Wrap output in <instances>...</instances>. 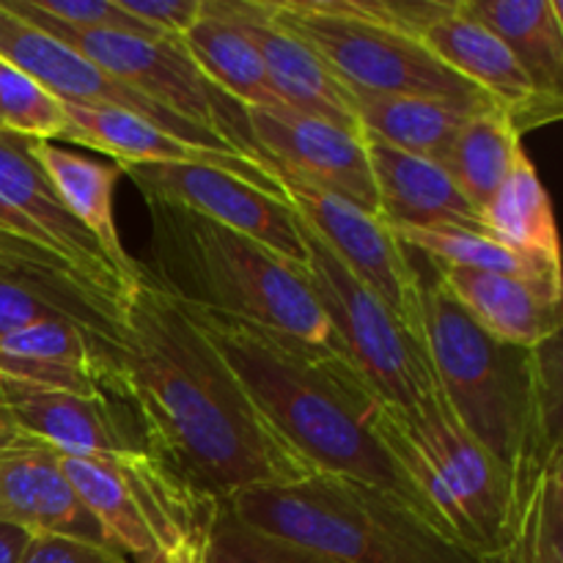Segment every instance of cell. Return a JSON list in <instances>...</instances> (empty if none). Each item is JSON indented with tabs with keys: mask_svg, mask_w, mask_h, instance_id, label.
Here are the masks:
<instances>
[{
	"mask_svg": "<svg viewBox=\"0 0 563 563\" xmlns=\"http://www.w3.org/2000/svg\"><path fill=\"white\" fill-rule=\"evenodd\" d=\"M119 399L135 412L148 454L214 504L313 473L148 267L124 295Z\"/></svg>",
	"mask_w": 563,
	"mask_h": 563,
	"instance_id": "6da1fadb",
	"label": "cell"
},
{
	"mask_svg": "<svg viewBox=\"0 0 563 563\" xmlns=\"http://www.w3.org/2000/svg\"><path fill=\"white\" fill-rule=\"evenodd\" d=\"M181 308L229 363L267 427L313 473L372 484L407 506L405 487L374 438L377 396L339 352L225 313Z\"/></svg>",
	"mask_w": 563,
	"mask_h": 563,
	"instance_id": "7a4b0ae2",
	"label": "cell"
},
{
	"mask_svg": "<svg viewBox=\"0 0 563 563\" xmlns=\"http://www.w3.org/2000/svg\"><path fill=\"white\" fill-rule=\"evenodd\" d=\"M143 201L152 218L148 273L174 300L339 352L306 269L190 209Z\"/></svg>",
	"mask_w": 563,
	"mask_h": 563,
	"instance_id": "3957f363",
	"label": "cell"
},
{
	"mask_svg": "<svg viewBox=\"0 0 563 563\" xmlns=\"http://www.w3.org/2000/svg\"><path fill=\"white\" fill-rule=\"evenodd\" d=\"M225 506L253 531L330 563H493L440 537L385 489L330 473L245 489Z\"/></svg>",
	"mask_w": 563,
	"mask_h": 563,
	"instance_id": "277c9868",
	"label": "cell"
},
{
	"mask_svg": "<svg viewBox=\"0 0 563 563\" xmlns=\"http://www.w3.org/2000/svg\"><path fill=\"white\" fill-rule=\"evenodd\" d=\"M372 429L405 487L407 506L440 537L498 563L509 471L460 427L443 396L412 407L379 401Z\"/></svg>",
	"mask_w": 563,
	"mask_h": 563,
	"instance_id": "5b68a950",
	"label": "cell"
},
{
	"mask_svg": "<svg viewBox=\"0 0 563 563\" xmlns=\"http://www.w3.org/2000/svg\"><path fill=\"white\" fill-rule=\"evenodd\" d=\"M421 341L460 427L509 471L531 399V352L484 333L438 280H423Z\"/></svg>",
	"mask_w": 563,
	"mask_h": 563,
	"instance_id": "8992f818",
	"label": "cell"
},
{
	"mask_svg": "<svg viewBox=\"0 0 563 563\" xmlns=\"http://www.w3.org/2000/svg\"><path fill=\"white\" fill-rule=\"evenodd\" d=\"M269 20L313 49L350 91L487 99L434 58L421 38L390 25L379 0H264Z\"/></svg>",
	"mask_w": 563,
	"mask_h": 563,
	"instance_id": "52a82bcc",
	"label": "cell"
},
{
	"mask_svg": "<svg viewBox=\"0 0 563 563\" xmlns=\"http://www.w3.org/2000/svg\"><path fill=\"white\" fill-rule=\"evenodd\" d=\"M77 498L108 548L126 561H148L187 533L212 526L214 500L192 493L148 451L141 454H60Z\"/></svg>",
	"mask_w": 563,
	"mask_h": 563,
	"instance_id": "ba28073f",
	"label": "cell"
},
{
	"mask_svg": "<svg viewBox=\"0 0 563 563\" xmlns=\"http://www.w3.org/2000/svg\"><path fill=\"white\" fill-rule=\"evenodd\" d=\"M306 278L333 333L335 350L377 401L412 407L438 394L421 341L361 284L300 220Z\"/></svg>",
	"mask_w": 563,
	"mask_h": 563,
	"instance_id": "9c48e42d",
	"label": "cell"
},
{
	"mask_svg": "<svg viewBox=\"0 0 563 563\" xmlns=\"http://www.w3.org/2000/svg\"><path fill=\"white\" fill-rule=\"evenodd\" d=\"M64 42L110 77L163 108L165 113L207 132L231 152L264 168L253 141L247 108L220 91L185 53L176 38H146L121 31H69L58 25H33Z\"/></svg>",
	"mask_w": 563,
	"mask_h": 563,
	"instance_id": "30bf717a",
	"label": "cell"
},
{
	"mask_svg": "<svg viewBox=\"0 0 563 563\" xmlns=\"http://www.w3.org/2000/svg\"><path fill=\"white\" fill-rule=\"evenodd\" d=\"M124 295L97 284L53 247L0 229V335L31 324H69L113 366L119 390Z\"/></svg>",
	"mask_w": 563,
	"mask_h": 563,
	"instance_id": "8fae6325",
	"label": "cell"
},
{
	"mask_svg": "<svg viewBox=\"0 0 563 563\" xmlns=\"http://www.w3.org/2000/svg\"><path fill=\"white\" fill-rule=\"evenodd\" d=\"M275 179L297 218L341 258L352 278L361 280L421 341L423 278L394 229L379 214L363 212L355 203L341 201L295 176L278 174Z\"/></svg>",
	"mask_w": 563,
	"mask_h": 563,
	"instance_id": "7c38bea8",
	"label": "cell"
},
{
	"mask_svg": "<svg viewBox=\"0 0 563 563\" xmlns=\"http://www.w3.org/2000/svg\"><path fill=\"white\" fill-rule=\"evenodd\" d=\"M121 176H126L143 198L190 209L201 218L251 236L297 267L306 264L300 218L286 198L269 196L262 187L209 165L137 163L121 165Z\"/></svg>",
	"mask_w": 563,
	"mask_h": 563,
	"instance_id": "4fadbf2b",
	"label": "cell"
},
{
	"mask_svg": "<svg viewBox=\"0 0 563 563\" xmlns=\"http://www.w3.org/2000/svg\"><path fill=\"white\" fill-rule=\"evenodd\" d=\"M247 121L269 174L295 176L363 212L379 214L363 135L286 104L247 110Z\"/></svg>",
	"mask_w": 563,
	"mask_h": 563,
	"instance_id": "5bb4252c",
	"label": "cell"
},
{
	"mask_svg": "<svg viewBox=\"0 0 563 563\" xmlns=\"http://www.w3.org/2000/svg\"><path fill=\"white\" fill-rule=\"evenodd\" d=\"M0 60H5L14 69L25 71L27 77H33L38 86L47 88L60 102L130 110V113H137L152 121V124L163 126L170 135L185 137V141L198 143V146L231 152L223 143L214 141L212 135L196 130V126L176 119V115L165 113L163 108L148 102L135 88L124 86L121 80L110 77L108 71L93 66L80 53L66 47L64 42L53 38L49 33L33 27L31 22L14 16L3 5H0Z\"/></svg>",
	"mask_w": 563,
	"mask_h": 563,
	"instance_id": "9a60e30c",
	"label": "cell"
},
{
	"mask_svg": "<svg viewBox=\"0 0 563 563\" xmlns=\"http://www.w3.org/2000/svg\"><path fill=\"white\" fill-rule=\"evenodd\" d=\"M0 399L16 432L53 445L60 454H141L146 451L137 418L110 394H71L0 379Z\"/></svg>",
	"mask_w": 563,
	"mask_h": 563,
	"instance_id": "2e32d148",
	"label": "cell"
},
{
	"mask_svg": "<svg viewBox=\"0 0 563 563\" xmlns=\"http://www.w3.org/2000/svg\"><path fill=\"white\" fill-rule=\"evenodd\" d=\"M418 38L434 58L493 99L520 135L555 124L563 115V102L542 97L511 49L489 27L467 16L460 0H451L449 11L429 22Z\"/></svg>",
	"mask_w": 563,
	"mask_h": 563,
	"instance_id": "e0dca14e",
	"label": "cell"
},
{
	"mask_svg": "<svg viewBox=\"0 0 563 563\" xmlns=\"http://www.w3.org/2000/svg\"><path fill=\"white\" fill-rule=\"evenodd\" d=\"M0 526L20 528L33 539L104 544L102 531L66 476L60 451L27 434H16L0 451Z\"/></svg>",
	"mask_w": 563,
	"mask_h": 563,
	"instance_id": "ac0fdd59",
	"label": "cell"
},
{
	"mask_svg": "<svg viewBox=\"0 0 563 563\" xmlns=\"http://www.w3.org/2000/svg\"><path fill=\"white\" fill-rule=\"evenodd\" d=\"M60 141L77 143V146L93 148L119 165L137 163H185V165H209L225 174H234L251 185L262 187L275 198H286L284 187L278 185L267 168L236 152L223 148H207L198 143L176 137L163 126L152 124L143 115L119 108H93V104H69L64 102V132ZM289 201V198H286Z\"/></svg>",
	"mask_w": 563,
	"mask_h": 563,
	"instance_id": "d6986e66",
	"label": "cell"
},
{
	"mask_svg": "<svg viewBox=\"0 0 563 563\" xmlns=\"http://www.w3.org/2000/svg\"><path fill=\"white\" fill-rule=\"evenodd\" d=\"M0 203L25 225L36 231L38 240L77 269L91 275L108 289L126 291V280L113 267L99 242L86 225L64 207L53 181L31 152V137H22L0 126Z\"/></svg>",
	"mask_w": 563,
	"mask_h": 563,
	"instance_id": "ffe728a7",
	"label": "cell"
},
{
	"mask_svg": "<svg viewBox=\"0 0 563 563\" xmlns=\"http://www.w3.org/2000/svg\"><path fill=\"white\" fill-rule=\"evenodd\" d=\"M434 280L495 341L533 350L561 335V278H520L434 264Z\"/></svg>",
	"mask_w": 563,
	"mask_h": 563,
	"instance_id": "44dd1931",
	"label": "cell"
},
{
	"mask_svg": "<svg viewBox=\"0 0 563 563\" xmlns=\"http://www.w3.org/2000/svg\"><path fill=\"white\" fill-rule=\"evenodd\" d=\"M225 9L262 55L269 88L280 104L361 135L350 88L308 44L269 20L264 0H225Z\"/></svg>",
	"mask_w": 563,
	"mask_h": 563,
	"instance_id": "7402d4cb",
	"label": "cell"
},
{
	"mask_svg": "<svg viewBox=\"0 0 563 563\" xmlns=\"http://www.w3.org/2000/svg\"><path fill=\"white\" fill-rule=\"evenodd\" d=\"M366 141L379 218L390 229H460L487 234L478 209L440 163Z\"/></svg>",
	"mask_w": 563,
	"mask_h": 563,
	"instance_id": "603a6c76",
	"label": "cell"
},
{
	"mask_svg": "<svg viewBox=\"0 0 563 563\" xmlns=\"http://www.w3.org/2000/svg\"><path fill=\"white\" fill-rule=\"evenodd\" d=\"M0 379L119 399V374L69 324H31L0 335Z\"/></svg>",
	"mask_w": 563,
	"mask_h": 563,
	"instance_id": "cb8c5ba5",
	"label": "cell"
},
{
	"mask_svg": "<svg viewBox=\"0 0 563 563\" xmlns=\"http://www.w3.org/2000/svg\"><path fill=\"white\" fill-rule=\"evenodd\" d=\"M352 104L363 137L440 163L462 124L495 102L352 91Z\"/></svg>",
	"mask_w": 563,
	"mask_h": 563,
	"instance_id": "d4e9b609",
	"label": "cell"
},
{
	"mask_svg": "<svg viewBox=\"0 0 563 563\" xmlns=\"http://www.w3.org/2000/svg\"><path fill=\"white\" fill-rule=\"evenodd\" d=\"M31 152L44 168L47 179L53 181L64 207L86 225V231L99 242V247L113 262L121 278L132 284L143 273V264L135 256H130V251L121 242L119 229H115L113 196L121 179V165L69 152L53 141H33V137Z\"/></svg>",
	"mask_w": 563,
	"mask_h": 563,
	"instance_id": "484cf974",
	"label": "cell"
},
{
	"mask_svg": "<svg viewBox=\"0 0 563 563\" xmlns=\"http://www.w3.org/2000/svg\"><path fill=\"white\" fill-rule=\"evenodd\" d=\"M460 9L511 49L542 97L563 102V14L559 0H460Z\"/></svg>",
	"mask_w": 563,
	"mask_h": 563,
	"instance_id": "4316f807",
	"label": "cell"
},
{
	"mask_svg": "<svg viewBox=\"0 0 563 563\" xmlns=\"http://www.w3.org/2000/svg\"><path fill=\"white\" fill-rule=\"evenodd\" d=\"M563 454L509 471V511L498 563H563Z\"/></svg>",
	"mask_w": 563,
	"mask_h": 563,
	"instance_id": "83f0119b",
	"label": "cell"
},
{
	"mask_svg": "<svg viewBox=\"0 0 563 563\" xmlns=\"http://www.w3.org/2000/svg\"><path fill=\"white\" fill-rule=\"evenodd\" d=\"M176 42L185 47L192 64L242 108H275L273 93L264 71L262 55L253 47L240 25L231 20L225 0H203V14L190 31Z\"/></svg>",
	"mask_w": 563,
	"mask_h": 563,
	"instance_id": "f1b7e54d",
	"label": "cell"
},
{
	"mask_svg": "<svg viewBox=\"0 0 563 563\" xmlns=\"http://www.w3.org/2000/svg\"><path fill=\"white\" fill-rule=\"evenodd\" d=\"M520 152L522 135L517 126L498 104H489L462 124L440 165L449 170L462 196L482 214L509 176Z\"/></svg>",
	"mask_w": 563,
	"mask_h": 563,
	"instance_id": "f546056e",
	"label": "cell"
},
{
	"mask_svg": "<svg viewBox=\"0 0 563 563\" xmlns=\"http://www.w3.org/2000/svg\"><path fill=\"white\" fill-rule=\"evenodd\" d=\"M482 220L493 240L504 242L515 251L561 264L553 201H550L548 187L539 179L526 148L515 157L509 176L498 187L493 201L487 203Z\"/></svg>",
	"mask_w": 563,
	"mask_h": 563,
	"instance_id": "4dcf8cb0",
	"label": "cell"
},
{
	"mask_svg": "<svg viewBox=\"0 0 563 563\" xmlns=\"http://www.w3.org/2000/svg\"><path fill=\"white\" fill-rule=\"evenodd\" d=\"M399 242L412 251H421L432 264L445 267L484 269V273L520 275V278H561V264L531 253L515 251L489 234L460 229H394Z\"/></svg>",
	"mask_w": 563,
	"mask_h": 563,
	"instance_id": "1f68e13d",
	"label": "cell"
},
{
	"mask_svg": "<svg viewBox=\"0 0 563 563\" xmlns=\"http://www.w3.org/2000/svg\"><path fill=\"white\" fill-rule=\"evenodd\" d=\"M0 126L33 141H60L64 102L25 71L0 60Z\"/></svg>",
	"mask_w": 563,
	"mask_h": 563,
	"instance_id": "d6a6232c",
	"label": "cell"
},
{
	"mask_svg": "<svg viewBox=\"0 0 563 563\" xmlns=\"http://www.w3.org/2000/svg\"><path fill=\"white\" fill-rule=\"evenodd\" d=\"M3 9L31 25H58L69 31H121L146 38H165L132 20L115 0H0Z\"/></svg>",
	"mask_w": 563,
	"mask_h": 563,
	"instance_id": "836d02e7",
	"label": "cell"
},
{
	"mask_svg": "<svg viewBox=\"0 0 563 563\" xmlns=\"http://www.w3.org/2000/svg\"><path fill=\"white\" fill-rule=\"evenodd\" d=\"M207 563H330L300 548L269 539L236 520L225 504L209 526Z\"/></svg>",
	"mask_w": 563,
	"mask_h": 563,
	"instance_id": "e575fe53",
	"label": "cell"
},
{
	"mask_svg": "<svg viewBox=\"0 0 563 563\" xmlns=\"http://www.w3.org/2000/svg\"><path fill=\"white\" fill-rule=\"evenodd\" d=\"M132 20L165 38H181L203 14V0H115Z\"/></svg>",
	"mask_w": 563,
	"mask_h": 563,
	"instance_id": "d590c367",
	"label": "cell"
},
{
	"mask_svg": "<svg viewBox=\"0 0 563 563\" xmlns=\"http://www.w3.org/2000/svg\"><path fill=\"white\" fill-rule=\"evenodd\" d=\"M20 563H130L104 544L77 542V539L36 537L27 544Z\"/></svg>",
	"mask_w": 563,
	"mask_h": 563,
	"instance_id": "8d00e7d4",
	"label": "cell"
},
{
	"mask_svg": "<svg viewBox=\"0 0 563 563\" xmlns=\"http://www.w3.org/2000/svg\"><path fill=\"white\" fill-rule=\"evenodd\" d=\"M209 553V528H201V531L187 533L185 539H179L170 548L157 550L148 561L143 563H207Z\"/></svg>",
	"mask_w": 563,
	"mask_h": 563,
	"instance_id": "74e56055",
	"label": "cell"
},
{
	"mask_svg": "<svg viewBox=\"0 0 563 563\" xmlns=\"http://www.w3.org/2000/svg\"><path fill=\"white\" fill-rule=\"evenodd\" d=\"M33 537L11 526H0V563H20Z\"/></svg>",
	"mask_w": 563,
	"mask_h": 563,
	"instance_id": "f35d334b",
	"label": "cell"
},
{
	"mask_svg": "<svg viewBox=\"0 0 563 563\" xmlns=\"http://www.w3.org/2000/svg\"><path fill=\"white\" fill-rule=\"evenodd\" d=\"M0 229L3 231H11V234H20V236H27V240H36V242H42L36 236V231L31 229V225H25L22 223L20 218H16L14 212H9V209L3 207V203H0ZM44 245V242H42Z\"/></svg>",
	"mask_w": 563,
	"mask_h": 563,
	"instance_id": "ab89813d",
	"label": "cell"
},
{
	"mask_svg": "<svg viewBox=\"0 0 563 563\" xmlns=\"http://www.w3.org/2000/svg\"><path fill=\"white\" fill-rule=\"evenodd\" d=\"M16 427H14V421H11V416H9V410H5V405H3V399H0V451L5 449V445L11 443V440L16 438Z\"/></svg>",
	"mask_w": 563,
	"mask_h": 563,
	"instance_id": "60d3db41",
	"label": "cell"
}]
</instances>
